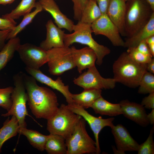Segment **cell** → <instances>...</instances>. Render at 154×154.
<instances>
[{
  "label": "cell",
  "mask_w": 154,
  "mask_h": 154,
  "mask_svg": "<svg viewBox=\"0 0 154 154\" xmlns=\"http://www.w3.org/2000/svg\"><path fill=\"white\" fill-rule=\"evenodd\" d=\"M138 93L146 94L154 92V75L146 71L142 76L140 81Z\"/></svg>",
  "instance_id": "obj_30"
},
{
  "label": "cell",
  "mask_w": 154,
  "mask_h": 154,
  "mask_svg": "<svg viewBox=\"0 0 154 154\" xmlns=\"http://www.w3.org/2000/svg\"><path fill=\"white\" fill-rule=\"evenodd\" d=\"M146 41L147 44H154V35L151 36L147 38Z\"/></svg>",
  "instance_id": "obj_42"
},
{
  "label": "cell",
  "mask_w": 154,
  "mask_h": 154,
  "mask_svg": "<svg viewBox=\"0 0 154 154\" xmlns=\"http://www.w3.org/2000/svg\"><path fill=\"white\" fill-rule=\"evenodd\" d=\"M38 2L43 10L51 15L58 27L65 29L70 32L73 31L74 22L61 12L54 0H39Z\"/></svg>",
  "instance_id": "obj_17"
},
{
  "label": "cell",
  "mask_w": 154,
  "mask_h": 154,
  "mask_svg": "<svg viewBox=\"0 0 154 154\" xmlns=\"http://www.w3.org/2000/svg\"><path fill=\"white\" fill-rule=\"evenodd\" d=\"M16 24L14 20L0 18V30H12Z\"/></svg>",
  "instance_id": "obj_35"
},
{
  "label": "cell",
  "mask_w": 154,
  "mask_h": 154,
  "mask_svg": "<svg viewBox=\"0 0 154 154\" xmlns=\"http://www.w3.org/2000/svg\"><path fill=\"white\" fill-rule=\"evenodd\" d=\"M102 14L96 2L93 0H88L82 10L79 21L91 24Z\"/></svg>",
  "instance_id": "obj_27"
},
{
  "label": "cell",
  "mask_w": 154,
  "mask_h": 154,
  "mask_svg": "<svg viewBox=\"0 0 154 154\" xmlns=\"http://www.w3.org/2000/svg\"><path fill=\"white\" fill-rule=\"evenodd\" d=\"M20 44V39L16 37L9 40L0 50V72L12 59Z\"/></svg>",
  "instance_id": "obj_23"
},
{
  "label": "cell",
  "mask_w": 154,
  "mask_h": 154,
  "mask_svg": "<svg viewBox=\"0 0 154 154\" xmlns=\"http://www.w3.org/2000/svg\"></svg>",
  "instance_id": "obj_47"
},
{
  "label": "cell",
  "mask_w": 154,
  "mask_h": 154,
  "mask_svg": "<svg viewBox=\"0 0 154 154\" xmlns=\"http://www.w3.org/2000/svg\"><path fill=\"white\" fill-rule=\"evenodd\" d=\"M18 133L25 136L30 144L38 150H45V143L48 135H45L35 130L26 128L19 129Z\"/></svg>",
  "instance_id": "obj_26"
},
{
  "label": "cell",
  "mask_w": 154,
  "mask_h": 154,
  "mask_svg": "<svg viewBox=\"0 0 154 154\" xmlns=\"http://www.w3.org/2000/svg\"><path fill=\"white\" fill-rule=\"evenodd\" d=\"M154 132L153 126L151 129L149 135L146 140L139 145L137 151L138 154H154V142L153 138Z\"/></svg>",
  "instance_id": "obj_32"
},
{
  "label": "cell",
  "mask_w": 154,
  "mask_h": 154,
  "mask_svg": "<svg viewBox=\"0 0 154 154\" xmlns=\"http://www.w3.org/2000/svg\"><path fill=\"white\" fill-rule=\"evenodd\" d=\"M96 1L102 14H106L110 0H93Z\"/></svg>",
  "instance_id": "obj_38"
},
{
  "label": "cell",
  "mask_w": 154,
  "mask_h": 154,
  "mask_svg": "<svg viewBox=\"0 0 154 154\" xmlns=\"http://www.w3.org/2000/svg\"><path fill=\"white\" fill-rule=\"evenodd\" d=\"M36 0H22L18 5L10 13L3 15L2 17L14 20L30 13L35 7Z\"/></svg>",
  "instance_id": "obj_28"
},
{
  "label": "cell",
  "mask_w": 154,
  "mask_h": 154,
  "mask_svg": "<svg viewBox=\"0 0 154 154\" xmlns=\"http://www.w3.org/2000/svg\"><path fill=\"white\" fill-rule=\"evenodd\" d=\"M102 90L88 89H84L81 93L72 94L73 103L86 109L91 108L96 100L102 96Z\"/></svg>",
  "instance_id": "obj_21"
},
{
  "label": "cell",
  "mask_w": 154,
  "mask_h": 154,
  "mask_svg": "<svg viewBox=\"0 0 154 154\" xmlns=\"http://www.w3.org/2000/svg\"><path fill=\"white\" fill-rule=\"evenodd\" d=\"M15 0H0V4L5 5L10 4Z\"/></svg>",
  "instance_id": "obj_43"
},
{
  "label": "cell",
  "mask_w": 154,
  "mask_h": 154,
  "mask_svg": "<svg viewBox=\"0 0 154 154\" xmlns=\"http://www.w3.org/2000/svg\"><path fill=\"white\" fill-rule=\"evenodd\" d=\"M11 30H0V50L5 46V41L7 40L8 35Z\"/></svg>",
  "instance_id": "obj_39"
},
{
  "label": "cell",
  "mask_w": 154,
  "mask_h": 154,
  "mask_svg": "<svg viewBox=\"0 0 154 154\" xmlns=\"http://www.w3.org/2000/svg\"><path fill=\"white\" fill-rule=\"evenodd\" d=\"M44 150L49 154H67L65 139L60 135L50 134L45 143Z\"/></svg>",
  "instance_id": "obj_24"
},
{
  "label": "cell",
  "mask_w": 154,
  "mask_h": 154,
  "mask_svg": "<svg viewBox=\"0 0 154 154\" xmlns=\"http://www.w3.org/2000/svg\"><path fill=\"white\" fill-rule=\"evenodd\" d=\"M46 38L40 44V46L47 51L53 48L64 46V31L56 26L52 20L50 19L47 22Z\"/></svg>",
  "instance_id": "obj_18"
},
{
  "label": "cell",
  "mask_w": 154,
  "mask_h": 154,
  "mask_svg": "<svg viewBox=\"0 0 154 154\" xmlns=\"http://www.w3.org/2000/svg\"><path fill=\"white\" fill-rule=\"evenodd\" d=\"M17 51L26 67L34 69L39 68L47 61V51L33 44H20Z\"/></svg>",
  "instance_id": "obj_10"
},
{
  "label": "cell",
  "mask_w": 154,
  "mask_h": 154,
  "mask_svg": "<svg viewBox=\"0 0 154 154\" xmlns=\"http://www.w3.org/2000/svg\"><path fill=\"white\" fill-rule=\"evenodd\" d=\"M119 104L122 114L125 117L143 127L150 124L145 108L141 104L131 102L127 100L121 101Z\"/></svg>",
  "instance_id": "obj_14"
},
{
  "label": "cell",
  "mask_w": 154,
  "mask_h": 154,
  "mask_svg": "<svg viewBox=\"0 0 154 154\" xmlns=\"http://www.w3.org/2000/svg\"><path fill=\"white\" fill-rule=\"evenodd\" d=\"M27 72L39 82L59 91L65 97L68 104L73 103L72 94L68 85H65L60 77L54 80L43 73L39 69H34L26 67Z\"/></svg>",
  "instance_id": "obj_15"
},
{
  "label": "cell",
  "mask_w": 154,
  "mask_h": 154,
  "mask_svg": "<svg viewBox=\"0 0 154 154\" xmlns=\"http://www.w3.org/2000/svg\"><path fill=\"white\" fill-rule=\"evenodd\" d=\"M126 1L110 0L106 14L118 28L121 35L125 36L124 23Z\"/></svg>",
  "instance_id": "obj_19"
},
{
  "label": "cell",
  "mask_w": 154,
  "mask_h": 154,
  "mask_svg": "<svg viewBox=\"0 0 154 154\" xmlns=\"http://www.w3.org/2000/svg\"><path fill=\"white\" fill-rule=\"evenodd\" d=\"M35 9L33 11L23 16L21 22L16 26L9 32L7 40L16 37L17 35L30 23L35 17L43 10L42 7L39 2L36 3Z\"/></svg>",
  "instance_id": "obj_29"
},
{
  "label": "cell",
  "mask_w": 154,
  "mask_h": 154,
  "mask_svg": "<svg viewBox=\"0 0 154 154\" xmlns=\"http://www.w3.org/2000/svg\"><path fill=\"white\" fill-rule=\"evenodd\" d=\"M14 85L11 95L12 104L10 109L1 116L3 117L14 116L17 118L19 129L27 128L26 116L28 115L26 103L28 96L24 82L23 73H18L13 76Z\"/></svg>",
  "instance_id": "obj_5"
},
{
  "label": "cell",
  "mask_w": 154,
  "mask_h": 154,
  "mask_svg": "<svg viewBox=\"0 0 154 154\" xmlns=\"http://www.w3.org/2000/svg\"><path fill=\"white\" fill-rule=\"evenodd\" d=\"M147 118L150 124H154V109H152L151 112L147 114Z\"/></svg>",
  "instance_id": "obj_41"
},
{
  "label": "cell",
  "mask_w": 154,
  "mask_h": 154,
  "mask_svg": "<svg viewBox=\"0 0 154 154\" xmlns=\"http://www.w3.org/2000/svg\"><path fill=\"white\" fill-rule=\"evenodd\" d=\"M147 70L153 74L154 73V59L152 58L151 61L147 64Z\"/></svg>",
  "instance_id": "obj_40"
},
{
  "label": "cell",
  "mask_w": 154,
  "mask_h": 154,
  "mask_svg": "<svg viewBox=\"0 0 154 154\" xmlns=\"http://www.w3.org/2000/svg\"><path fill=\"white\" fill-rule=\"evenodd\" d=\"M91 25L78 21L74 25L72 33L64 34V42L65 46L69 47L74 43L86 45L92 49L97 56L96 63L100 65L104 57L111 52L109 48L101 45L93 38Z\"/></svg>",
  "instance_id": "obj_4"
},
{
  "label": "cell",
  "mask_w": 154,
  "mask_h": 154,
  "mask_svg": "<svg viewBox=\"0 0 154 154\" xmlns=\"http://www.w3.org/2000/svg\"><path fill=\"white\" fill-rule=\"evenodd\" d=\"M67 106L70 110L81 116L88 123L94 136L97 149L96 154H100L101 150L99 141V134L105 127H110L114 125V118L112 117L104 119L101 116L96 117L89 114L85 109L74 103L68 104Z\"/></svg>",
  "instance_id": "obj_11"
},
{
  "label": "cell",
  "mask_w": 154,
  "mask_h": 154,
  "mask_svg": "<svg viewBox=\"0 0 154 154\" xmlns=\"http://www.w3.org/2000/svg\"><path fill=\"white\" fill-rule=\"evenodd\" d=\"M136 48L138 51L141 53L145 55L153 57L151 53L146 40L142 41L138 44Z\"/></svg>",
  "instance_id": "obj_37"
},
{
  "label": "cell",
  "mask_w": 154,
  "mask_h": 154,
  "mask_svg": "<svg viewBox=\"0 0 154 154\" xmlns=\"http://www.w3.org/2000/svg\"><path fill=\"white\" fill-rule=\"evenodd\" d=\"M151 53L153 57L154 56V44H148Z\"/></svg>",
  "instance_id": "obj_44"
},
{
  "label": "cell",
  "mask_w": 154,
  "mask_h": 154,
  "mask_svg": "<svg viewBox=\"0 0 154 154\" xmlns=\"http://www.w3.org/2000/svg\"><path fill=\"white\" fill-rule=\"evenodd\" d=\"M126 2L129 0H124Z\"/></svg>",
  "instance_id": "obj_46"
},
{
  "label": "cell",
  "mask_w": 154,
  "mask_h": 154,
  "mask_svg": "<svg viewBox=\"0 0 154 154\" xmlns=\"http://www.w3.org/2000/svg\"><path fill=\"white\" fill-rule=\"evenodd\" d=\"M141 104L146 109H154V92L149 94L148 96L143 98Z\"/></svg>",
  "instance_id": "obj_36"
},
{
  "label": "cell",
  "mask_w": 154,
  "mask_h": 154,
  "mask_svg": "<svg viewBox=\"0 0 154 154\" xmlns=\"http://www.w3.org/2000/svg\"><path fill=\"white\" fill-rule=\"evenodd\" d=\"M86 123V121L82 117L72 133L65 139L67 154H96L95 141L88 133Z\"/></svg>",
  "instance_id": "obj_7"
},
{
  "label": "cell",
  "mask_w": 154,
  "mask_h": 154,
  "mask_svg": "<svg viewBox=\"0 0 154 154\" xmlns=\"http://www.w3.org/2000/svg\"><path fill=\"white\" fill-rule=\"evenodd\" d=\"M81 117L62 104L56 113L47 120V129L50 134L60 135L66 139L72 133Z\"/></svg>",
  "instance_id": "obj_6"
},
{
  "label": "cell",
  "mask_w": 154,
  "mask_h": 154,
  "mask_svg": "<svg viewBox=\"0 0 154 154\" xmlns=\"http://www.w3.org/2000/svg\"><path fill=\"white\" fill-rule=\"evenodd\" d=\"M116 148L112 147L115 153L125 154L126 151H137L139 144L131 137L127 129L121 124L110 127Z\"/></svg>",
  "instance_id": "obj_13"
},
{
  "label": "cell",
  "mask_w": 154,
  "mask_h": 154,
  "mask_svg": "<svg viewBox=\"0 0 154 154\" xmlns=\"http://www.w3.org/2000/svg\"><path fill=\"white\" fill-rule=\"evenodd\" d=\"M91 26L92 32L95 35L106 36L115 46L124 47V41L118 28L106 14H102L91 24Z\"/></svg>",
  "instance_id": "obj_12"
},
{
  "label": "cell",
  "mask_w": 154,
  "mask_h": 154,
  "mask_svg": "<svg viewBox=\"0 0 154 154\" xmlns=\"http://www.w3.org/2000/svg\"><path fill=\"white\" fill-rule=\"evenodd\" d=\"M154 11L146 0H129L126 2L125 36L129 38L149 22Z\"/></svg>",
  "instance_id": "obj_3"
},
{
  "label": "cell",
  "mask_w": 154,
  "mask_h": 154,
  "mask_svg": "<svg viewBox=\"0 0 154 154\" xmlns=\"http://www.w3.org/2000/svg\"><path fill=\"white\" fill-rule=\"evenodd\" d=\"M152 9L154 11V0H146Z\"/></svg>",
  "instance_id": "obj_45"
},
{
  "label": "cell",
  "mask_w": 154,
  "mask_h": 154,
  "mask_svg": "<svg viewBox=\"0 0 154 154\" xmlns=\"http://www.w3.org/2000/svg\"><path fill=\"white\" fill-rule=\"evenodd\" d=\"M23 76L28 104L32 113L37 118L49 119L59 108L56 94L51 89L38 85L31 76L23 73Z\"/></svg>",
  "instance_id": "obj_1"
},
{
  "label": "cell",
  "mask_w": 154,
  "mask_h": 154,
  "mask_svg": "<svg viewBox=\"0 0 154 154\" xmlns=\"http://www.w3.org/2000/svg\"><path fill=\"white\" fill-rule=\"evenodd\" d=\"M47 51V63L51 75H60L76 67L69 47L53 48Z\"/></svg>",
  "instance_id": "obj_8"
},
{
  "label": "cell",
  "mask_w": 154,
  "mask_h": 154,
  "mask_svg": "<svg viewBox=\"0 0 154 154\" xmlns=\"http://www.w3.org/2000/svg\"><path fill=\"white\" fill-rule=\"evenodd\" d=\"M127 51L130 57L137 62L147 64L152 59L151 56L145 55L138 51L136 47L127 48Z\"/></svg>",
  "instance_id": "obj_33"
},
{
  "label": "cell",
  "mask_w": 154,
  "mask_h": 154,
  "mask_svg": "<svg viewBox=\"0 0 154 154\" xmlns=\"http://www.w3.org/2000/svg\"><path fill=\"white\" fill-rule=\"evenodd\" d=\"M70 48L73 61L80 73L86 68L95 66L97 56L91 48L87 46L77 49L72 46Z\"/></svg>",
  "instance_id": "obj_16"
},
{
  "label": "cell",
  "mask_w": 154,
  "mask_h": 154,
  "mask_svg": "<svg viewBox=\"0 0 154 154\" xmlns=\"http://www.w3.org/2000/svg\"><path fill=\"white\" fill-rule=\"evenodd\" d=\"M147 64L138 63L133 59L127 52L122 53L113 65V78L129 87L139 86L140 80L147 70Z\"/></svg>",
  "instance_id": "obj_2"
},
{
  "label": "cell",
  "mask_w": 154,
  "mask_h": 154,
  "mask_svg": "<svg viewBox=\"0 0 154 154\" xmlns=\"http://www.w3.org/2000/svg\"><path fill=\"white\" fill-rule=\"evenodd\" d=\"M74 84L84 89H112L116 83L114 78L102 77L95 66L88 69L73 80Z\"/></svg>",
  "instance_id": "obj_9"
},
{
  "label": "cell",
  "mask_w": 154,
  "mask_h": 154,
  "mask_svg": "<svg viewBox=\"0 0 154 154\" xmlns=\"http://www.w3.org/2000/svg\"><path fill=\"white\" fill-rule=\"evenodd\" d=\"M95 113L102 115L115 116L122 114L119 104L112 103L101 96L94 102L91 107Z\"/></svg>",
  "instance_id": "obj_22"
},
{
  "label": "cell",
  "mask_w": 154,
  "mask_h": 154,
  "mask_svg": "<svg viewBox=\"0 0 154 154\" xmlns=\"http://www.w3.org/2000/svg\"><path fill=\"white\" fill-rule=\"evenodd\" d=\"M19 129L18 121L14 116L10 119L9 117L0 129V153L4 143L9 139L15 136L18 133Z\"/></svg>",
  "instance_id": "obj_25"
},
{
  "label": "cell",
  "mask_w": 154,
  "mask_h": 154,
  "mask_svg": "<svg viewBox=\"0 0 154 154\" xmlns=\"http://www.w3.org/2000/svg\"><path fill=\"white\" fill-rule=\"evenodd\" d=\"M73 3L74 19L80 21L82 10L88 0H71Z\"/></svg>",
  "instance_id": "obj_34"
},
{
  "label": "cell",
  "mask_w": 154,
  "mask_h": 154,
  "mask_svg": "<svg viewBox=\"0 0 154 154\" xmlns=\"http://www.w3.org/2000/svg\"><path fill=\"white\" fill-rule=\"evenodd\" d=\"M154 35V13L147 23L131 37L127 38L123 47H136L142 41Z\"/></svg>",
  "instance_id": "obj_20"
},
{
  "label": "cell",
  "mask_w": 154,
  "mask_h": 154,
  "mask_svg": "<svg viewBox=\"0 0 154 154\" xmlns=\"http://www.w3.org/2000/svg\"><path fill=\"white\" fill-rule=\"evenodd\" d=\"M13 87L9 86L0 88V106L8 111L12 104L11 95Z\"/></svg>",
  "instance_id": "obj_31"
}]
</instances>
